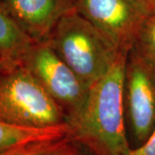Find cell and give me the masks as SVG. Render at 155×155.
<instances>
[{"label": "cell", "instance_id": "obj_1", "mask_svg": "<svg viewBox=\"0 0 155 155\" xmlns=\"http://www.w3.org/2000/svg\"><path fill=\"white\" fill-rule=\"evenodd\" d=\"M126 53H121L110 69L90 89L77 117L67 122L68 137L95 155H128L123 81Z\"/></svg>", "mask_w": 155, "mask_h": 155}, {"label": "cell", "instance_id": "obj_2", "mask_svg": "<svg viewBox=\"0 0 155 155\" xmlns=\"http://www.w3.org/2000/svg\"><path fill=\"white\" fill-rule=\"evenodd\" d=\"M46 41L90 87L123 53L76 11L61 18Z\"/></svg>", "mask_w": 155, "mask_h": 155}, {"label": "cell", "instance_id": "obj_3", "mask_svg": "<svg viewBox=\"0 0 155 155\" xmlns=\"http://www.w3.org/2000/svg\"><path fill=\"white\" fill-rule=\"evenodd\" d=\"M0 119L36 128L67 123L61 107L45 91L26 63L0 67Z\"/></svg>", "mask_w": 155, "mask_h": 155}, {"label": "cell", "instance_id": "obj_4", "mask_svg": "<svg viewBox=\"0 0 155 155\" xmlns=\"http://www.w3.org/2000/svg\"><path fill=\"white\" fill-rule=\"evenodd\" d=\"M26 65L63 110L67 123L78 116L88 98L90 89L47 41L34 46Z\"/></svg>", "mask_w": 155, "mask_h": 155}, {"label": "cell", "instance_id": "obj_5", "mask_svg": "<svg viewBox=\"0 0 155 155\" xmlns=\"http://www.w3.org/2000/svg\"><path fill=\"white\" fill-rule=\"evenodd\" d=\"M123 104L125 119L139 147L155 129V67L133 48L126 58Z\"/></svg>", "mask_w": 155, "mask_h": 155}, {"label": "cell", "instance_id": "obj_6", "mask_svg": "<svg viewBox=\"0 0 155 155\" xmlns=\"http://www.w3.org/2000/svg\"><path fill=\"white\" fill-rule=\"evenodd\" d=\"M75 11L126 54L148 15L137 0H77Z\"/></svg>", "mask_w": 155, "mask_h": 155}, {"label": "cell", "instance_id": "obj_7", "mask_svg": "<svg viewBox=\"0 0 155 155\" xmlns=\"http://www.w3.org/2000/svg\"><path fill=\"white\" fill-rule=\"evenodd\" d=\"M17 24L35 42L48 41L62 17L75 11L77 0H1Z\"/></svg>", "mask_w": 155, "mask_h": 155}, {"label": "cell", "instance_id": "obj_8", "mask_svg": "<svg viewBox=\"0 0 155 155\" xmlns=\"http://www.w3.org/2000/svg\"><path fill=\"white\" fill-rule=\"evenodd\" d=\"M35 43L0 0V67L26 63Z\"/></svg>", "mask_w": 155, "mask_h": 155}, {"label": "cell", "instance_id": "obj_9", "mask_svg": "<svg viewBox=\"0 0 155 155\" xmlns=\"http://www.w3.org/2000/svg\"><path fill=\"white\" fill-rule=\"evenodd\" d=\"M67 123L48 128L24 127L0 119V152L35 142L58 140L68 136Z\"/></svg>", "mask_w": 155, "mask_h": 155}, {"label": "cell", "instance_id": "obj_10", "mask_svg": "<svg viewBox=\"0 0 155 155\" xmlns=\"http://www.w3.org/2000/svg\"><path fill=\"white\" fill-rule=\"evenodd\" d=\"M132 48L155 67V13L145 17Z\"/></svg>", "mask_w": 155, "mask_h": 155}, {"label": "cell", "instance_id": "obj_11", "mask_svg": "<svg viewBox=\"0 0 155 155\" xmlns=\"http://www.w3.org/2000/svg\"><path fill=\"white\" fill-rule=\"evenodd\" d=\"M70 140L67 136L58 140L35 142L27 146L16 155H55Z\"/></svg>", "mask_w": 155, "mask_h": 155}, {"label": "cell", "instance_id": "obj_12", "mask_svg": "<svg viewBox=\"0 0 155 155\" xmlns=\"http://www.w3.org/2000/svg\"><path fill=\"white\" fill-rule=\"evenodd\" d=\"M128 155H155V129L143 144L131 148Z\"/></svg>", "mask_w": 155, "mask_h": 155}, {"label": "cell", "instance_id": "obj_13", "mask_svg": "<svg viewBox=\"0 0 155 155\" xmlns=\"http://www.w3.org/2000/svg\"><path fill=\"white\" fill-rule=\"evenodd\" d=\"M55 155H84L83 153L75 146V142L70 140Z\"/></svg>", "mask_w": 155, "mask_h": 155}, {"label": "cell", "instance_id": "obj_14", "mask_svg": "<svg viewBox=\"0 0 155 155\" xmlns=\"http://www.w3.org/2000/svg\"><path fill=\"white\" fill-rule=\"evenodd\" d=\"M147 14L155 13V0H137Z\"/></svg>", "mask_w": 155, "mask_h": 155}, {"label": "cell", "instance_id": "obj_15", "mask_svg": "<svg viewBox=\"0 0 155 155\" xmlns=\"http://www.w3.org/2000/svg\"><path fill=\"white\" fill-rule=\"evenodd\" d=\"M27 146H28V145H27ZM27 146L17 147H14V148H11V149L6 150V151H4V152H0V155H16L19 152H21L24 147H26Z\"/></svg>", "mask_w": 155, "mask_h": 155}]
</instances>
